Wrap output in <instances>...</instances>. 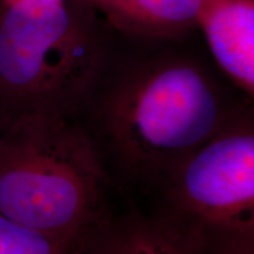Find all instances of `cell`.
Masks as SVG:
<instances>
[{
  "instance_id": "1",
  "label": "cell",
  "mask_w": 254,
  "mask_h": 254,
  "mask_svg": "<svg viewBox=\"0 0 254 254\" xmlns=\"http://www.w3.org/2000/svg\"><path fill=\"white\" fill-rule=\"evenodd\" d=\"M209 56L199 28L147 38L107 24L103 57L75 118L107 173L159 186L247 101Z\"/></svg>"
},
{
  "instance_id": "2",
  "label": "cell",
  "mask_w": 254,
  "mask_h": 254,
  "mask_svg": "<svg viewBox=\"0 0 254 254\" xmlns=\"http://www.w3.org/2000/svg\"><path fill=\"white\" fill-rule=\"evenodd\" d=\"M110 174L82 125L49 114L0 126V214L32 230L81 239L109 212Z\"/></svg>"
},
{
  "instance_id": "3",
  "label": "cell",
  "mask_w": 254,
  "mask_h": 254,
  "mask_svg": "<svg viewBox=\"0 0 254 254\" xmlns=\"http://www.w3.org/2000/svg\"><path fill=\"white\" fill-rule=\"evenodd\" d=\"M106 36L107 23L86 0L0 1V126L32 114L74 119Z\"/></svg>"
},
{
  "instance_id": "4",
  "label": "cell",
  "mask_w": 254,
  "mask_h": 254,
  "mask_svg": "<svg viewBox=\"0 0 254 254\" xmlns=\"http://www.w3.org/2000/svg\"><path fill=\"white\" fill-rule=\"evenodd\" d=\"M247 101L168 174L160 213L202 244L254 232V116Z\"/></svg>"
},
{
  "instance_id": "5",
  "label": "cell",
  "mask_w": 254,
  "mask_h": 254,
  "mask_svg": "<svg viewBox=\"0 0 254 254\" xmlns=\"http://www.w3.org/2000/svg\"><path fill=\"white\" fill-rule=\"evenodd\" d=\"M196 25L219 71L253 99L254 0H202Z\"/></svg>"
},
{
  "instance_id": "6",
  "label": "cell",
  "mask_w": 254,
  "mask_h": 254,
  "mask_svg": "<svg viewBox=\"0 0 254 254\" xmlns=\"http://www.w3.org/2000/svg\"><path fill=\"white\" fill-rule=\"evenodd\" d=\"M81 254H206L198 234L163 213H107L84 237Z\"/></svg>"
},
{
  "instance_id": "7",
  "label": "cell",
  "mask_w": 254,
  "mask_h": 254,
  "mask_svg": "<svg viewBox=\"0 0 254 254\" xmlns=\"http://www.w3.org/2000/svg\"><path fill=\"white\" fill-rule=\"evenodd\" d=\"M110 26L133 36L176 38L198 28L202 0H86Z\"/></svg>"
},
{
  "instance_id": "8",
  "label": "cell",
  "mask_w": 254,
  "mask_h": 254,
  "mask_svg": "<svg viewBox=\"0 0 254 254\" xmlns=\"http://www.w3.org/2000/svg\"><path fill=\"white\" fill-rule=\"evenodd\" d=\"M81 239L32 230L0 214V254H81Z\"/></svg>"
},
{
  "instance_id": "9",
  "label": "cell",
  "mask_w": 254,
  "mask_h": 254,
  "mask_svg": "<svg viewBox=\"0 0 254 254\" xmlns=\"http://www.w3.org/2000/svg\"><path fill=\"white\" fill-rule=\"evenodd\" d=\"M206 254H254V234L214 241L207 246Z\"/></svg>"
},
{
  "instance_id": "10",
  "label": "cell",
  "mask_w": 254,
  "mask_h": 254,
  "mask_svg": "<svg viewBox=\"0 0 254 254\" xmlns=\"http://www.w3.org/2000/svg\"><path fill=\"white\" fill-rule=\"evenodd\" d=\"M5 4H55V2H62L64 0H0Z\"/></svg>"
}]
</instances>
